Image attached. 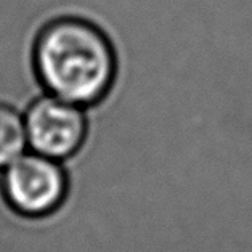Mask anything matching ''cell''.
I'll return each instance as SVG.
<instances>
[{
    "label": "cell",
    "instance_id": "4",
    "mask_svg": "<svg viewBox=\"0 0 252 252\" xmlns=\"http://www.w3.org/2000/svg\"><path fill=\"white\" fill-rule=\"evenodd\" d=\"M28 133L24 118L8 104L0 103V167H7L24 155Z\"/></svg>",
    "mask_w": 252,
    "mask_h": 252
},
{
    "label": "cell",
    "instance_id": "2",
    "mask_svg": "<svg viewBox=\"0 0 252 252\" xmlns=\"http://www.w3.org/2000/svg\"><path fill=\"white\" fill-rule=\"evenodd\" d=\"M2 193L13 212L29 219L47 217L66 199L67 174L61 161L24 153L5 167Z\"/></svg>",
    "mask_w": 252,
    "mask_h": 252
},
{
    "label": "cell",
    "instance_id": "3",
    "mask_svg": "<svg viewBox=\"0 0 252 252\" xmlns=\"http://www.w3.org/2000/svg\"><path fill=\"white\" fill-rule=\"evenodd\" d=\"M84 109L50 94L35 98L24 116L31 150L57 161L74 156L87 138L89 119Z\"/></svg>",
    "mask_w": 252,
    "mask_h": 252
},
{
    "label": "cell",
    "instance_id": "1",
    "mask_svg": "<svg viewBox=\"0 0 252 252\" xmlns=\"http://www.w3.org/2000/svg\"><path fill=\"white\" fill-rule=\"evenodd\" d=\"M34 69L50 95L94 106L111 90L118 58L106 32L85 18L48 21L34 44Z\"/></svg>",
    "mask_w": 252,
    "mask_h": 252
}]
</instances>
